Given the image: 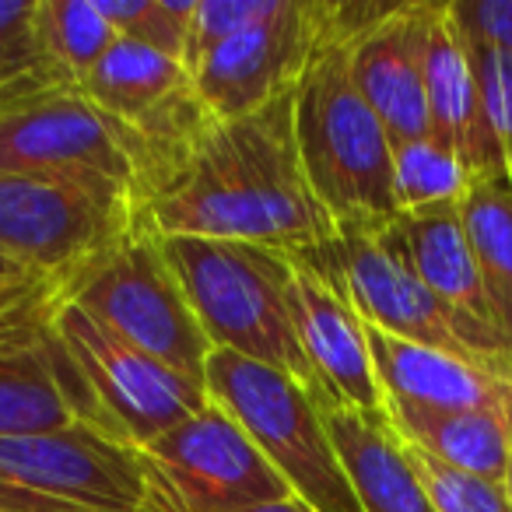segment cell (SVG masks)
<instances>
[{
  "instance_id": "obj_16",
  "label": "cell",
  "mask_w": 512,
  "mask_h": 512,
  "mask_svg": "<svg viewBox=\"0 0 512 512\" xmlns=\"http://www.w3.org/2000/svg\"><path fill=\"white\" fill-rule=\"evenodd\" d=\"M432 0H407L386 22L351 46V74L358 92L379 116L390 144L425 141V39Z\"/></svg>"
},
{
  "instance_id": "obj_14",
  "label": "cell",
  "mask_w": 512,
  "mask_h": 512,
  "mask_svg": "<svg viewBox=\"0 0 512 512\" xmlns=\"http://www.w3.org/2000/svg\"><path fill=\"white\" fill-rule=\"evenodd\" d=\"M295 330H299V348L313 376L309 393L320 404L386 414V397L376 379V365H372L365 320L341 288L299 260H295Z\"/></svg>"
},
{
  "instance_id": "obj_5",
  "label": "cell",
  "mask_w": 512,
  "mask_h": 512,
  "mask_svg": "<svg viewBox=\"0 0 512 512\" xmlns=\"http://www.w3.org/2000/svg\"><path fill=\"white\" fill-rule=\"evenodd\" d=\"M204 383L214 404L246 428L295 498L316 512H362L309 386L221 348L207 358Z\"/></svg>"
},
{
  "instance_id": "obj_10",
  "label": "cell",
  "mask_w": 512,
  "mask_h": 512,
  "mask_svg": "<svg viewBox=\"0 0 512 512\" xmlns=\"http://www.w3.org/2000/svg\"><path fill=\"white\" fill-rule=\"evenodd\" d=\"M0 176L116 186L141 204L130 137L74 85L0 102Z\"/></svg>"
},
{
  "instance_id": "obj_22",
  "label": "cell",
  "mask_w": 512,
  "mask_h": 512,
  "mask_svg": "<svg viewBox=\"0 0 512 512\" xmlns=\"http://www.w3.org/2000/svg\"><path fill=\"white\" fill-rule=\"evenodd\" d=\"M36 29L50 71L74 88L120 39L99 0H39Z\"/></svg>"
},
{
  "instance_id": "obj_30",
  "label": "cell",
  "mask_w": 512,
  "mask_h": 512,
  "mask_svg": "<svg viewBox=\"0 0 512 512\" xmlns=\"http://www.w3.org/2000/svg\"><path fill=\"white\" fill-rule=\"evenodd\" d=\"M57 299H64V285H57V281H46V285L0 295V320H15V316L32 313V309H43Z\"/></svg>"
},
{
  "instance_id": "obj_12",
  "label": "cell",
  "mask_w": 512,
  "mask_h": 512,
  "mask_svg": "<svg viewBox=\"0 0 512 512\" xmlns=\"http://www.w3.org/2000/svg\"><path fill=\"white\" fill-rule=\"evenodd\" d=\"M323 43H330V0H288L278 18L211 46L190 67L193 92L214 120L253 116L295 92Z\"/></svg>"
},
{
  "instance_id": "obj_18",
  "label": "cell",
  "mask_w": 512,
  "mask_h": 512,
  "mask_svg": "<svg viewBox=\"0 0 512 512\" xmlns=\"http://www.w3.org/2000/svg\"><path fill=\"white\" fill-rule=\"evenodd\" d=\"M320 404V400H316ZM362 512H435L407 446L386 414L320 404Z\"/></svg>"
},
{
  "instance_id": "obj_33",
  "label": "cell",
  "mask_w": 512,
  "mask_h": 512,
  "mask_svg": "<svg viewBox=\"0 0 512 512\" xmlns=\"http://www.w3.org/2000/svg\"><path fill=\"white\" fill-rule=\"evenodd\" d=\"M57 302H60V299H57ZM57 302H50V306H57ZM50 306H43V309H50ZM43 309H32V313H22V316H15V320H0V327H11V323H18V320H29V316L43 313Z\"/></svg>"
},
{
  "instance_id": "obj_7",
  "label": "cell",
  "mask_w": 512,
  "mask_h": 512,
  "mask_svg": "<svg viewBox=\"0 0 512 512\" xmlns=\"http://www.w3.org/2000/svg\"><path fill=\"white\" fill-rule=\"evenodd\" d=\"M141 228V204L116 186L0 176V253L64 288Z\"/></svg>"
},
{
  "instance_id": "obj_11",
  "label": "cell",
  "mask_w": 512,
  "mask_h": 512,
  "mask_svg": "<svg viewBox=\"0 0 512 512\" xmlns=\"http://www.w3.org/2000/svg\"><path fill=\"white\" fill-rule=\"evenodd\" d=\"M299 264H306L309 271H316L330 285L341 288L369 327L400 337V341L425 344V348L446 351V355L456 358H470V362H484L463 341V334L456 330L446 306L418 278L400 239L393 235V221L337 225L334 246L323 256L299 260ZM495 369L512 372L509 365H495Z\"/></svg>"
},
{
  "instance_id": "obj_17",
  "label": "cell",
  "mask_w": 512,
  "mask_h": 512,
  "mask_svg": "<svg viewBox=\"0 0 512 512\" xmlns=\"http://www.w3.org/2000/svg\"><path fill=\"white\" fill-rule=\"evenodd\" d=\"M369 351L386 404L442 407V411H502L512 414V372L495 365L456 358L425 344L400 341L393 334L369 327Z\"/></svg>"
},
{
  "instance_id": "obj_27",
  "label": "cell",
  "mask_w": 512,
  "mask_h": 512,
  "mask_svg": "<svg viewBox=\"0 0 512 512\" xmlns=\"http://www.w3.org/2000/svg\"><path fill=\"white\" fill-rule=\"evenodd\" d=\"M288 0H197V15L190 25V43H186L183 67L190 71L211 46L239 36L260 22H271L285 11Z\"/></svg>"
},
{
  "instance_id": "obj_6",
  "label": "cell",
  "mask_w": 512,
  "mask_h": 512,
  "mask_svg": "<svg viewBox=\"0 0 512 512\" xmlns=\"http://www.w3.org/2000/svg\"><path fill=\"white\" fill-rule=\"evenodd\" d=\"M64 299L183 376L204 379L207 341L162 239L148 228L127 235L64 288Z\"/></svg>"
},
{
  "instance_id": "obj_21",
  "label": "cell",
  "mask_w": 512,
  "mask_h": 512,
  "mask_svg": "<svg viewBox=\"0 0 512 512\" xmlns=\"http://www.w3.org/2000/svg\"><path fill=\"white\" fill-rule=\"evenodd\" d=\"M463 228L481 271L484 295L512 348V186L505 176H474L460 197Z\"/></svg>"
},
{
  "instance_id": "obj_8",
  "label": "cell",
  "mask_w": 512,
  "mask_h": 512,
  "mask_svg": "<svg viewBox=\"0 0 512 512\" xmlns=\"http://www.w3.org/2000/svg\"><path fill=\"white\" fill-rule=\"evenodd\" d=\"M137 456L155 512H242L292 488L221 404H207Z\"/></svg>"
},
{
  "instance_id": "obj_31",
  "label": "cell",
  "mask_w": 512,
  "mask_h": 512,
  "mask_svg": "<svg viewBox=\"0 0 512 512\" xmlns=\"http://www.w3.org/2000/svg\"><path fill=\"white\" fill-rule=\"evenodd\" d=\"M36 285H46V278H39V274L25 271V267L15 264L11 256L0 253V295L22 292V288H36ZM57 285H60V281H57Z\"/></svg>"
},
{
  "instance_id": "obj_15",
  "label": "cell",
  "mask_w": 512,
  "mask_h": 512,
  "mask_svg": "<svg viewBox=\"0 0 512 512\" xmlns=\"http://www.w3.org/2000/svg\"><path fill=\"white\" fill-rule=\"evenodd\" d=\"M425 102L428 137L463 165L467 179L505 176L502 151L484 120L470 46L449 4L432 0L425 39Z\"/></svg>"
},
{
  "instance_id": "obj_32",
  "label": "cell",
  "mask_w": 512,
  "mask_h": 512,
  "mask_svg": "<svg viewBox=\"0 0 512 512\" xmlns=\"http://www.w3.org/2000/svg\"><path fill=\"white\" fill-rule=\"evenodd\" d=\"M242 512H316L309 509L302 498L288 495V498H278V502H264V505H253V509H242Z\"/></svg>"
},
{
  "instance_id": "obj_28",
  "label": "cell",
  "mask_w": 512,
  "mask_h": 512,
  "mask_svg": "<svg viewBox=\"0 0 512 512\" xmlns=\"http://www.w3.org/2000/svg\"><path fill=\"white\" fill-rule=\"evenodd\" d=\"M467 39V36H463ZM470 46V64H474L477 92H481L484 120L495 137L498 151H502L505 179L512 186V57L491 46Z\"/></svg>"
},
{
  "instance_id": "obj_3",
  "label": "cell",
  "mask_w": 512,
  "mask_h": 512,
  "mask_svg": "<svg viewBox=\"0 0 512 512\" xmlns=\"http://www.w3.org/2000/svg\"><path fill=\"white\" fill-rule=\"evenodd\" d=\"M50 337L78 421L120 449L141 453L211 404L204 379L144 355L67 299L53 309Z\"/></svg>"
},
{
  "instance_id": "obj_34",
  "label": "cell",
  "mask_w": 512,
  "mask_h": 512,
  "mask_svg": "<svg viewBox=\"0 0 512 512\" xmlns=\"http://www.w3.org/2000/svg\"><path fill=\"white\" fill-rule=\"evenodd\" d=\"M505 491H509V498H512V453H509V470H505Z\"/></svg>"
},
{
  "instance_id": "obj_35",
  "label": "cell",
  "mask_w": 512,
  "mask_h": 512,
  "mask_svg": "<svg viewBox=\"0 0 512 512\" xmlns=\"http://www.w3.org/2000/svg\"><path fill=\"white\" fill-rule=\"evenodd\" d=\"M141 512H155V509H151V505H144V509Z\"/></svg>"
},
{
  "instance_id": "obj_29",
  "label": "cell",
  "mask_w": 512,
  "mask_h": 512,
  "mask_svg": "<svg viewBox=\"0 0 512 512\" xmlns=\"http://www.w3.org/2000/svg\"><path fill=\"white\" fill-rule=\"evenodd\" d=\"M467 43L491 46L512 57V0H449Z\"/></svg>"
},
{
  "instance_id": "obj_26",
  "label": "cell",
  "mask_w": 512,
  "mask_h": 512,
  "mask_svg": "<svg viewBox=\"0 0 512 512\" xmlns=\"http://www.w3.org/2000/svg\"><path fill=\"white\" fill-rule=\"evenodd\" d=\"M404 446L421 484H425L428 498H432L435 512H512L505 481H488V477L449 467V463L435 460V456H428L425 449L411 446V442H404Z\"/></svg>"
},
{
  "instance_id": "obj_20",
  "label": "cell",
  "mask_w": 512,
  "mask_h": 512,
  "mask_svg": "<svg viewBox=\"0 0 512 512\" xmlns=\"http://www.w3.org/2000/svg\"><path fill=\"white\" fill-rule=\"evenodd\" d=\"M386 418L400 439L425 449L435 460L488 481H505L512 453V414L442 411V407L390 400Z\"/></svg>"
},
{
  "instance_id": "obj_4",
  "label": "cell",
  "mask_w": 512,
  "mask_h": 512,
  "mask_svg": "<svg viewBox=\"0 0 512 512\" xmlns=\"http://www.w3.org/2000/svg\"><path fill=\"white\" fill-rule=\"evenodd\" d=\"M295 141L320 204L337 225L393 221V144L358 92L351 46L323 43L295 85Z\"/></svg>"
},
{
  "instance_id": "obj_19",
  "label": "cell",
  "mask_w": 512,
  "mask_h": 512,
  "mask_svg": "<svg viewBox=\"0 0 512 512\" xmlns=\"http://www.w3.org/2000/svg\"><path fill=\"white\" fill-rule=\"evenodd\" d=\"M53 309L0 327V435L67 432L81 425L60 379L50 337Z\"/></svg>"
},
{
  "instance_id": "obj_1",
  "label": "cell",
  "mask_w": 512,
  "mask_h": 512,
  "mask_svg": "<svg viewBox=\"0 0 512 512\" xmlns=\"http://www.w3.org/2000/svg\"><path fill=\"white\" fill-rule=\"evenodd\" d=\"M155 235L260 242L292 260L323 256L337 221L320 204L295 141V92L242 120H211L144 204Z\"/></svg>"
},
{
  "instance_id": "obj_25",
  "label": "cell",
  "mask_w": 512,
  "mask_h": 512,
  "mask_svg": "<svg viewBox=\"0 0 512 512\" xmlns=\"http://www.w3.org/2000/svg\"><path fill=\"white\" fill-rule=\"evenodd\" d=\"M99 8L120 39H134L183 64L197 0H99Z\"/></svg>"
},
{
  "instance_id": "obj_13",
  "label": "cell",
  "mask_w": 512,
  "mask_h": 512,
  "mask_svg": "<svg viewBox=\"0 0 512 512\" xmlns=\"http://www.w3.org/2000/svg\"><path fill=\"white\" fill-rule=\"evenodd\" d=\"M393 235L400 239L407 260L428 285V292L453 316L463 341L484 362L512 369V348L505 344L491 302L484 295L481 271H477L474 249H470L467 228H463L460 200L400 211L393 218Z\"/></svg>"
},
{
  "instance_id": "obj_24",
  "label": "cell",
  "mask_w": 512,
  "mask_h": 512,
  "mask_svg": "<svg viewBox=\"0 0 512 512\" xmlns=\"http://www.w3.org/2000/svg\"><path fill=\"white\" fill-rule=\"evenodd\" d=\"M467 190V172L446 148L425 137V141L393 144V197L397 211H418V207L460 200Z\"/></svg>"
},
{
  "instance_id": "obj_9",
  "label": "cell",
  "mask_w": 512,
  "mask_h": 512,
  "mask_svg": "<svg viewBox=\"0 0 512 512\" xmlns=\"http://www.w3.org/2000/svg\"><path fill=\"white\" fill-rule=\"evenodd\" d=\"M144 505L137 456L95 428L0 435V512H141Z\"/></svg>"
},
{
  "instance_id": "obj_2",
  "label": "cell",
  "mask_w": 512,
  "mask_h": 512,
  "mask_svg": "<svg viewBox=\"0 0 512 512\" xmlns=\"http://www.w3.org/2000/svg\"><path fill=\"white\" fill-rule=\"evenodd\" d=\"M172 271L221 351L288 372L313 390L295 330V260L274 246L200 235H158Z\"/></svg>"
},
{
  "instance_id": "obj_23",
  "label": "cell",
  "mask_w": 512,
  "mask_h": 512,
  "mask_svg": "<svg viewBox=\"0 0 512 512\" xmlns=\"http://www.w3.org/2000/svg\"><path fill=\"white\" fill-rule=\"evenodd\" d=\"M36 11L39 0H0V102L64 85L43 57Z\"/></svg>"
}]
</instances>
